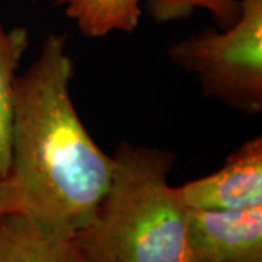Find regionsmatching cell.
Listing matches in <instances>:
<instances>
[{
  "label": "cell",
  "instance_id": "9c48e42d",
  "mask_svg": "<svg viewBox=\"0 0 262 262\" xmlns=\"http://www.w3.org/2000/svg\"><path fill=\"white\" fill-rule=\"evenodd\" d=\"M151 19L159 24L192 16L196 10L208 12L220 28L233 25L241 13L239 0H143Z\"/></svg>",
  "mask_w": 262,
  "mask_h": 262
},
{
  "label": "cell",
  "instance_id": "8992f818",
  "mask_svg": "<svg viewBox=\"0 0 262 262\" xmlns=\"http://www.w3.org/2000/svg\"><path fill=\"white\" fill-rule=\"evenodd\" d=\"M0 262H83L72 236L51 232L24 213L0 214Z\"/></svg>",
  "mask_w": 262,
  "mask_h": 262
},
{
  "label": "cell",
  "instance_id": "8fae6325",
  "mask_svg": "<svg viewBox=\"0 0 262 262\" xmlns=\"http://www.w3.org/2000/svg\"><path fill=\"white\" fill-rule=\"evenodd\" d=\"M253 262H262V259H258V261H253Z\"/></svg>",
  "mask_w": 262,
  "mask_h": 262
},
{
  "label": "cell",
  "instance_id": "277c9868",
  "mask_svg": "<svg viewBox=\"0 0 262 262\" xmlns=\"http://www.w3.org/2000/svg\"><path fill=\"white\" fill-rule=\"evenodd\" d=\"M189 262L262 259V206L244 210H189Z\"/></svg>",
  "mask_w": 262,
  "mask_h": 262
},
{
  "label": "cell",
  "instance_id": "ba28073f",
  "mask_svg": "<svg viewBox=\"0 0 262 262\" xmlns=\"http://www.w3.org/2000/svg\"><path fill=\"white\" fill-rule=\"evenodd\" d=\"M141 3L143 0H57L67 18L75 20L88 38L136 31L143 15Z\"/></svg>",
  "mask_w": 262,
  "mask_h": 262
},
{
  "label": "cell",
  "instance_id": "3957f363",
  "mask_svg": "<svg viewBox=\"0 0 262 262\" xmlns=\"http://www.w3.org/2000/svg\"><path fill=\"white\" fill-rule=\"evenodd\" d=\"M233 25L207 28L168 50L173 64L196 76L203 92L239 113L262 111V0H239Z\"/></svg>",
  "mask_w": 262,
  "mask_h": 262
},
{
  "label": "cell",
  "instance_id": "30bf717a",
  "mask_svg": "<svg viewBox=\"0 0 262 262\" xmlns=\"http://www.w3.org/2000/svg\"><path fill=\"white\" fill-rule=\"evenodd\" d=\"M5 213H22L18 185L12 177L0 181V214Z\"/></svg>",
  "mask_w": 262,
  "mask_h": 262
},
{
  "label": "cell",
  "instance_id": "52a82bcc",
  "mask_svg": "<svg viewBox=\"0 0 262 262\" xmlns=\"http://www.w3.org/2000/svg\"><path fill=\"white\" fill-rule=\"evenodd\" d=\"M28 47V29L25 27L6 29L0 16V181L9 178L12 168L15 80Z\"/></svg>",
  "mask_w": 262,
  "mask_h": 262
},
{
  "label": "cell",
  "instance_id": "7a4b0ae2",
  "mask_svg": "<svg viewBox=\"0 0 262 262\" xmlns=\"http://www.w3.org/2000/svg\"><path fill=\"white\" fill-rule=\"evenodd\" d=\"M111 185L73 234L83 262H189L187 215L168 177L175 155L122 141Z\"/></svg>",
  "mask_w": 262,
  "mask_h": 262
},
{
  "label": "cell",
  "instance_id": "5b68a950",
  "mask_svg": "<svg viewBox=\"0 0 262 262\" xmlns=\"http://www.w3.org/2000/svg\"><path fill=\"white\" fill-rule=\"evenodd\" d=\"M177 188L189 210H244L262 206V139L245 141L213 173Z\"/></svg>",
  "mask_w": 262,
  "mask_h": 262
},
{
  "label": "cell",
  "instance_id": "6da1fadb",
  "mask_svg": "<svg viewBox=\"0 0 262 262\" xmlns=\"http://www.w3.org/2000/svg\"><path fill=\"white\" fill-rule=\"evenodd\" d=\"M75 75L67 39L50 32L38 57L16 76L12 124V168L22 213L51 232L80 230L106 194L114 172L76 111Z\"/></svg>",
  "mask_w": 262,
  "mask_h": 262
}]
</instances>
